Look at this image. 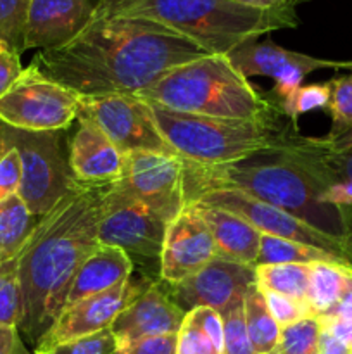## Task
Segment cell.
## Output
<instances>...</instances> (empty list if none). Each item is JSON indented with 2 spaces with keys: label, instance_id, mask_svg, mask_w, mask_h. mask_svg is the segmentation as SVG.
Segmentation results:
<instances>
[{
  "label": "cell",
  "instance_id": "obj_26",
  "mask_svg": "<svg viewBox=\"0 0 352 354\" xmlns=\"http://www.w3.org/2000/svg\"><path fill=\"white\" fill-rule=\"evenodd\" d=\"M311 266L313 265H257L255 266V283L262 290L282 294L292 299L307 303Z\"/></svg>",
  "mask_w": 352,
  "mask_h": 354
},
{
  "label": "cell",
  "instance_id": "obj_39",
  "mask_svg": "<svg viewBox=\"0 0 352 354\" xmlns=\"http://www.w3.org/2000/svg\"><path fill=\"white\" fill-rule=\"evenodd\" d=\"M23 69L24 68L21 66L19 55L0 47V99L14 85V82L19 78Z\"/></svg>",
  "mask_w": 352,
  "mask_h": 354
},
{
  "label": "cell",
  "instance_id": "obj_30",
  "mask_svg": "<svg viewBox=\"0 0 352 354\" xmlns=\"http://www.w3.org/2000/svg\"><path fill=\"white\" fill-rule=\"evenodd\" d=\"M19 317V261L14 258L0 265V324L17 327Z\"/></svg>",
  "mask_w": 352,
  "mask_h": 354
},
{
  "label": "cell",
  "instance_id": "obj_9",
  "mask_svg": "<svg viewBox=\"0 0 352 354\" xmlns=\"http://www.w3.org/2000/svg\"><path fill=\"white\" fill-rule=\"evenodd\" d=\"M78 118L92 121L123 154H175L155 127L148 102L138 95H79Z\"/></svg>",
  "mask_w": 352,
  "mask_h": 354
},
{
  "label": "cell",
  "instance_id": "obj_47",
  "mask_svg": "<svg viewBox=\"0 0 352 354\" xmlns=\"http://www.w3.org/2000/svg\"><path fill=\"white\" fill-rule=\"evenodd\" d=\"M33 354H40V353H33Z\"/></svg>",
  "mask_w": 352,
  "mask_h": 354
},
{
  "label": "cell",
  "instance_id": "obj_28",
  "mask_svg": "<svg viewBox=\"0 0 352 354\" xmlns=\"http://www.w3.org/2000/svg\"><path fill=\"white\" fill-rule=\"evenodd\" d=\"M323 327L317 317H307L286 325L280 332L276 351L280 354H320V335Z\"/></svg>",
  "mask_w": 352,
  "mask_h": 354
},
{
  "label": "cell",
  "instance_id": "obj_36",
  "mask_svg": "<svg viewBox=\"0 0 352 354\" xmlns=\"http://www.w3.org/2000/svg\"><path fill=\"white\" fill-rule=\"evenodd\" d=\"M21 178H23V169L16 149H0V203L19 192Z\"/></svg>",
  "mask_w": 352,
  "mask_h": 354
},
{
  "label": "cell",
  "instance_id": "obj_40",
  "mask_svg": "<svg viewBox=\"0 0 352 354\" xmlns=\"http://www.w3.org/2000/svg\"><path fill=\"white\" fill-rule=\"evenodd\" d=\"M0 354H26L17 327L0 324Z\"/></svg>",
  "mask_w": 352,
  "mask_h": 354
},
{
  "label": "cell",
  "instance_id": "obj_37",
  "mask_svg": "<svg viewBox=\"0 0 352 354\" xmlns=\"http://www.w3.org/2000/svg\"><path fill=\"white\" fill-rule=\"evenodd\" d=\"M176 348H178V334H169L131 342L117 349L114 354H176Z\"/></svg>",
  "mask_w": 352,
  "mask_h": 354
},
{
  "label": "cell",
  "instance_id": "obj_13",
  "mask_svg": "<svg viewBox=\"0 0 352 354\" xmlns=\"http://www.w3.org/2000/svg\"><path fill=\"white\" fill-rule=\"evenodd\" d=\"M259 40V38H257ZM248 40L231 50L228 59L233 68L245 78L251 76H271L276 80L275 92L280 100H285L302 86L309 73L320 69H352V61H330L317 59L300 52L286 50L273 41Z\"/></svg>",
  "mask_w": 352,
  "mask_h": 354
},
{
  "label": "cell",
  "instance_id": "obj_3",
  "mask_svg": "<svg viewBox=\"0 0 352 354\" xmlns=\"http://www.w3.org/2000/svg\"><path fill=\"white\" fill-rule=\"evenodd\" d=\"M183 171L186 206L207 190H237L280 207L330 237L352 245L347 213L323 203V185L286 151V145L219 166L183 161Z\"/></svg>",
  "mask_w": 352,
  "mask_h": 354
},
{
  "label": "cell",
  "instance_id": "obj_43",
  "mask_svg": "<svg viewBox=\"0 0 352 354\" xmlns=\"http://www.w3.org/2000/svg\"><path fill=\"white\" fill-rule=\"evenodd\" d=\"M230 2L261 10H295V6L300 0H230Z\"/></svg>",
  "mask_w": 352,
  "mask_h": 354
},
{
  "label": "cell",
  "instance_id": "obj_17",
  "mask_svg": "<svg viewBox=\"0 0 352 354\" xmlns=\"http://www.w3.org/2000/svg\"><path fill=\"white\" fill-rule=\"evenodd\" d=\"M185 315L171 299L166 286L152 282L121 311L110 325V332L119 349L141 339L178 334Z\"/></svg>",
  "mask_w": 352,
  "mask_h": 354
},
{
  "label": "cell",
  "instance_id": "obj_31",
  "mask_svg": "<svg viewBox=\"0 0 352 354\" xmlns=\"http://www.w3.org/2000/svg\"><path fill=\"white\" fill-rule=\"evenodd\" d=\"M223 318V354H255L244 317V299L228 308Z\"/></svg>",
  "mask_w": 352,
  "mask_h": 354
},
{
  "label": "cell",
  "instance_id": "obj_44",
  "mask_svg": "<svg viewBox=\"0 0 352 354\" xmlns=\"http://www.w3.org/2000/svg\"><path fill=\"white\" fill-rule=\"evenodd\" d=\"M323 327V325H321ZM320 354H352V349L345 344L344 341L331 334L330 330L323 328L320 335V348H317Z\"/></svg>",
  "mask_w": 352,
  "mask_h": 354
},
{
  "label": "cell",
  "instance_id": "obj_29",
  "mask_svg": "<svg viewBox=\"0 0 352 354\" xmlns=\"http://www.w3.org/2000/svg\"><path fill=\"white\" fill-rule=\"evenodd\" d=\"M331 97L328 111L333 120L328 140L342 137L352 130V73L331 80Z\"/></svg>",
  "mask_w": 352,
  "mask_h": 354
},
{
  "label": "cell",
  "instance_id": "obj_25",
  "mask_svg": "<svg viewBox=\"0 0 352 354\" xmlns=\"http://www.w3.org/2000/svg\"><path fill=\"white\" fill-rule=\"evenodd\" d=\"M351 268L352 266L333 265V263H314L311 266L306 301L313 317H324L337 306Z\"/></svg>",
  "mask_w": 352,
  "mask_h": 354
},
{
  "label": "cell",
  "instance_id": "obj_8",
  "mask_svg": "<svg viewBox=\"0 0 352 354\" xmlns=\"http://www.w3.org/2000/svg\"><path fill=\"white\" fill-rule=\"evenodd\" d=\"M79 95L41 75L33 64L0 99V121L30 131H61L78 118Z\"/></svg>",
  "mask_w": 352,
  "mask_h": 354
},
{
  "label": "cell",
  "instance_id": "obj_11",
  "mask_svg": "<svg viewBox=\"0 0 352 354\" xmlns=\"http://www.w3.org/2000/svg\"><path fill=\"white\" fill-rule=\"evenodd\" d=\"M190 204L221 207V209H226L244 218L261 234L313 245V248L333 252V254H338L352 261V245L337 241V239L330 237L324 232L314 228L313 225L306 223L300 218L293 216V214L286 213L280 207L271 206V204L254 199V197L247 196L244 192H237V190H207V192L199 194Z\"/></svg>",
  "mask_w": 352,
  "mask_h": 354
},
{
  "label": "cell",
  "instance_id": "obj_35",
  "mask_svg": "<svg viewBox=\"0 0 352 354\" xmlns=\"http://www.w3.org/2000/svg\"><path fill=\"white\" fill-rule=\"evenodd\" d=\"M176 354H223L213 342V339L185 315L182 328L178 332Z\"/></svg>",
  "mask_w": 352,
  "mask_h": 354
},
{
  "label": "cell",
  "instance_id": "obj_14",
  "mask_svg": "<svg viewBox=\"0 0 352 354\" xmlns=\"http://www.w3.org/2000/svg\"><path fill=\"white\" fill-rule=\"evenodd\" d=\"M252 283H255V266L217 256L195 275L164 286L176 306L185 313L195 308H213L221 315L244 299Z\"/></svg>",
  "mask_w": 352,
  "mask_h": 354
},
{
  "label": "cell",
  "instance_id": "obj_27",
  "mask_svg": "<svg viewBox=\"0 0 352 354\" xmlns=\"http://www.w3.org/2000/svg\"><path fill=\"white\" fill-rule=\"evenodd\" d=\"M31 0H0V47L21 55Z\"/></svg>",
  "mask_w": 352,
  "mask_h": 354
},
{
  "label": "cell",
  "instance_id": "obj_38",
  "mask_svg": "<svg viewBox=\"0 0 352 354\" xmlns=\"http://www.w3.org/2000/svg\"><path fill=\"white\" fill-rule=\"evenodd\" d=\"M186 317L192 322H195L211 339L214 344L223 351V318L213 308H195L188 311Z\"/></svg>",
  "mask_w": 352,
  "mask_h": 354
},
{
  "label": "cell",
  "instance_id": "obj_21",
  "mask_svg": "<svg viewBox=\"0 0 352 354\" xmlns=\"http://www.w3.org/2000/svg\"><path fill=\"white\" fill-rule=\"evenodd\" d=\"M209 227L216 244L217 256L242 265L255 266L261 245V232L248 221L226 209L202 204H192Z\"/></svg>",
  "mask_w": 352,
  "mask_h": 354
},
{
  "label": "cell",
  "instance_id": "obj_10",
  "mask_svg": "<svg viewBox=\"0 0 352 354\" xmlns=\"http://www.w3.org/2000/svg\"><path fill=\"white\" fill-rule=\"evenodd\" d=\"M168 223L137 197L113 183L102 204L97 241L126 252L131 258H161Z\"/></svg>",
  "mask_w": 352,
  "mask_h": 354
},
{
  "label": "cell",
  "instance_id": "obj_20",
  "mask_svg": "<svg viewBox=\"0 0 352 354\" xmlns=\"http://www.w3.org/2000/svg\"><path fill=\"white\" fill-rule=\"evenodd\" d=\"M133 275V259L124 251L110 245H97L83 261L69 289L66 308L123 286Z\"/></svg>",
  "mask_w": 352,
  "mask_h": 354
},
{
  "label": "cell",
  "instance_id": "obj_16",
  "mask_svg": "<svg viewBox=\"0 0 352 354\" xmlns=\"http://www.w3.org/2000/svg\"><path fill=\"white\" fill-rule=\"evenodd\" d=\"M150 280L145 277H133L123 286L109 290V292L97 294V296L86 297L72 306L66 308L54 327L50 328L43 341L38 344L35 351L48 348V346L59 344V342L69 341V339L83 337V335L95 334V332L110 328L121 311L138 296L144 292Z\"/></svg>",
  "mask_w": 352,
  "mask_h": 354
},
{
  "label": "cell",
  "instance_id": "obj_2",
  "mask_svg": "<svg viewBox=\"0 0 352 354\" xmlns=\"http://www.w3.org/2000/svg\"><path fill=\"white\" fill-rule=\"evenodd\" d=\"M113 183L75 185L48 213L37 220L19 261L21 317L17 330L38 348L66 310L69 289L79 266L99 245L102 204Z\"/></svg>",
  "mask_w": 352,
  "mask_h": 354
},
{
  "label": "cell",
  "instance_id": "obj_33",
  "mask_svg": "<svg viewBox=\"0 0 352 354\" xmlns=\"http://www.w3.org/2000/svg\"><path fill=\"white\" fill-rule=\"evenodd\" d=\"M331 97V83H320V85L299 86L289 99L282 102L283 111L292 118L293 121L309 111L328 107Z\"/></svg>",
  "mask_w": 352,
  "mask_h": 354
},
{
  "label": "cell",
  "instance_id": "obj_1",
  "mask_svg": "<svg viewBox=\"0 0 352 354\" xmlns=\"http://www.w3.org/2000/svg\"><path fill=\"white\" fill-rule=\"evenodd\" d=\"M204 55L195 41L154 21L93 16L71 41L40 50L31 64L78 95H138Z\"/></svg>",
  "mask_w": 352,
  "mask_h": 354
},
{
  "label": "cell",
  "instance_id": "obj_19",
  "mask_svg": "<svg viewBox=\"0 0 352 354\" xmlns=\"http://www.w3.org/2000/svg\"><path fill=\"white\" fill-rule=\"evenodd\" d=\"M78 128L69 147V168L81 183L107 185L123 178L124 154L85 118H78Z\"/></svg>",
  "mask_w": 352,
  "mask_h": 354
},
{
  "label": "cell",
  "instance_id": "obj_32",
  "mask_svg": "<svg viewBox=\"0 0 352 354\" xmlns=\"http://www.w3.org/2000/svg\"><path fill=\"white\" fill-rule=\"evenodd\" d=\"M117 351V342L110 328L83 335V337L69 339L59 344L40 349V354H114Z\"/></svg>",
  "mask_w": 352,
  "mask_h": 354
},
{
  "label": "cell",
  "instance_id": "obj_18",
  "mask_svg": "<svg viewBox=\"0 0 352 354\" xmlns=\"http://www.w3.org/2000/svg\"><path fill=\"white\" fill-rule=\"evenodd\" d=\"M93 12L90 0H31L24 48L62 47L92 21Z\"/></svg>",
  "mask_w": 352,
  "mask_h": 354
},
{
  "label": "cell",
  "instance_id": "obj_41",
  "mask_svg": "<svg viewBox=\"0 0 352 354\" xmlns=\"http://www.w3.org/2000/svg\"><path fill=\"white\" fill-rule=\"evenodd\" d=\"M324 317L352 322V268L349 270L347 283H345V289H344V292H342L340 299H338L337 306H335L330 313L324 315Z\"/></svg>",
  "mask_w": 352,
  "mask_h": 354
},
{
  "label": "cell",
  "instance_id": "obj_42",
  "mask_svg": "<svg viewBox=\"0 0 352 354\" xmlns=\"http://www.w3.org/2000/svg\"><path fill=\"white\" fill-rule=\"evenodd\" d=\"M320 318L323 328L330 330L331 334L337 335L340 341H344L349 348L352 349V322L338 320V318L331 317H317Z\"/></svg>",
  "mask_w": 352,
  "mask_h": 354
},
{
  "label": "cell",
  "instance_id": "obj_34",
  "mask_svg": "<svg viewBox=\"0 0 352 354\" xmlns=\"http://www.w3.org/2000/svg\"><path fill=\"white\" fill-rule=\"evenodd\" d=\"M262 296H264L266 304H268L273 318H275L276 324L282 328L286 327V325L295 324V322L302 320V318L313 317L307 303H300V301L282 296V294L271 292V290H262Z\"/></svg>",
  "mask_w": 352,
  "mask_h": 354
},
{
  "label": "cell",
  "instance_id": "obj_46",
  "mask_svg": "<svg viewBox=\"0 0 352 354\" xmlns=\"http://www.w3.org/2000/svg\"><path fill=\"white\" fill-rule=\"evenodd\" d=\"M268 354H280L278 351H276V349H275V351H273V353H268Z\"/></svg>",
  "mask_w": 352,
  "mask_h": 354
},
{
  "label": "cell",
  "instance_id": "obj_7",
  "mask_svg": "<svg viewBox=\"0 0 352 354\" xmlns=\"http://www.w3.org/2000/svg\"><path fill=\"white\" fill-rule=\"evenodd\" d=\"M14 147L21 158L23 178L17 196L40 218L76 183L61 149V131H30L0 121V149Z\"/></svg>",
  "mask_w": 352,
  "mask_h": 354
},
{
  "label": "cell",
  "instance_id": "obj_24",
  "mask_svg": "<svg viewBox=\"0 0 352 354\" xmlns=\"http://www.w3.org/2000/svg\"><path fill=\"white\" fill-rule=\"evenodd\" d=\"M244 317L248 339H251L255 354H268L275 351L278 348L282 327L273 318L257 283H252L245 292Z\"/></svg>",
  "mask_w": 352,
  "mask_h": 354
},
{
  "label": "cell",
  "instance_id": "obj_5",
  "mask_svg": "<svg viewBox=\"0 0 352 354\" xmlns=\"http://www.w3.org/2000/svg\"><path fill=\"white\" fill-rule=\"evenodd\" d=\"M138 97L178 113L221 120L268 121L271 111L223 54L204 55L171 69Z\"/></svg>",
  "mask_w": 352,
  "mask_h": 354
},
{
  "label": "cell",
  "instance_id": "obj_4",
  "mask_svg": "<svg viewBox=\"0 0 352 354\" xmlns=\"http://www.w3.org/2000/svg\"><path fill=\"white\" fill-rule=\"evenodd\" d=\"M95 17H140L228 55L261 35L299 24L295 10H261L230 0H99Z\"/></svg>",
  "mask_w": 352,
  "mask_h": 354
},
{
  "label": "cell",
  "instance_id": "obj_12",
  "mask_svg": "<svg viewBox=\"0 0 352 354\" xmlns=\"http://www.w3.org/2000/svg\"><path fill=\"white\" fill-rule=\"evenodd\" d=\"M117 185L150 207L166 223L186 207L183 159L175 154L137 151L124 154Z\"/></svg>",
  "mask_w": 352,
  "mask_h": 354
},
{
  "label": "cell",
  "instance_id": "obj_15",
  "mask_svg": "<svg viewBox=\"0 0 352 354\" xmlns=\"http://www.w3.org/2000/svg\"><path fill=\"white\" fill-rule=\"evenodd\" d=\"M217 258L209 227L195 206L188 204L166 228L159 275L164 283H178L195 275L199 270Z\"/></svg>",
  "mask_w": 352,
  "mask_h": 354
},
{
  "label": "cell",
  "instance_id": "obj_22",
  "mask_svg": "<svg viewBox=\"0 0 352 354\" xmlns=\"http://www.w3.org/2000/svg\"><path fill=\"white\" fill-rule=\"evenodd\" d=\"M314 265V263H333V265L352 266V261L347 258L313 248V245L300 244V242L286 241V239L273 237V235H261L259 245L257 265Z\"/></svg>",
  "mask_w": 352,
  "mask_h": 354
},
{
  "label": "cell",
  "instance_id": "obj_45",
  "mask_svg": "<svg viewBox=\"0 0 352 354\" xmlns=\"http://www.w3.org/2000/svg\"><path fill=\"white\" fill-rule=\"evenodd\" d=\"M324 142H326L331 149H335V151H351L352 149V130H349L347 133H344L342 137L335 138V140H328V138H324Z\"/></svg>",
  "mask_w": 352,
  "mask_h": 354
},
{
  "label": "cell",
  "instance_id": "obj_6",
  "mask_svg": "<svg viewBox=\"0 0 352 354\" xmlns=\"http://www.w3.org/2000/svg\"><path fill=\"white\" fill-rule=\"evenodd\" d=\"M155 127L166 144L183 161L200 166H219L242 161L289 144L268 121L221 120L178 113L148 102Z\"/></svg>",
  "mask_w": 352,
  "mask_h": 354
},
{
  "label": "cell",
  "instance_id": "obj_23",
  "mask_svg": "<svg viewBox=\"0 0 352 354\" xmlns=\"http://www.w3.org/2000/svg\"><path fill=\"white\" fill-rule=\"evenodd\" d=\"M37 220L17 194L0 203V265L19 256Z\"/></svg>",
  "mask_w": 352,
  "mask_h": 354
}]
</instances>
